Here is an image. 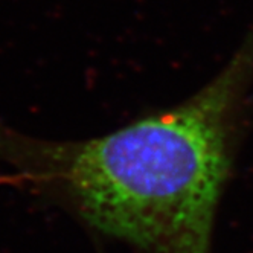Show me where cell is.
Masks as SVG:
<instances>
[{
    "mask_svg": "<svg viewBox=\"0 0 253 253\" xmlns=\"http://www.w3.org/2000/svg\"><path fill=\"white\" fill-rule=\"evenodd\" d=\"M253 84V25L198 92L104 136L52 140L0 122V160L88 229L142 253H211Z\"/></svg>",
    "mask_w": 253,
    "mask_h": 253,
    "instance_id": "cell-1",
    "label": "cell"
}]
</instances>
